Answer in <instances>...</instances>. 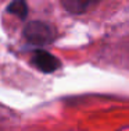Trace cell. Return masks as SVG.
<instances>
[{
  "mask_svg": "<svg viewBox=\"0 0 129 131\" xmlns=\"http://www.w3.org/2000/svg\"><path fill=\"white\" fill-rule=\"evenodd\" d=\"M24 38L32 45H49L56 39V29L45 21H29L24 27Z\"/></svg>",
  "mask_w": 129,
  "mask_h": 131,
  "instance_id": "6da1fadb",
  "label": "cell"
},
{
  "mask_svg": "<svg viewBox=\"0 0 129 131\" xmlns=\"http://www.w3.org/2000/svg\"><path fill=\"white\" fill-rule=\"evenodd\" d=\"M32 64L33 67H36L39 71H42V73H54L56 70L60 68V60L56 57V56H53L51 53L46 52V50H36L35 53L32 54Z\"/></svg>",
  "mask_w": 129,
  "mask_h": 131,
  "instance_id": "7a4b0ae2",
  "label": "cell"
},
{
  "mask_svg": "<svg viewBox=\"0 0 129 131\" xmlns=\"http://www.w3.org/2000/svg\"><path fill=\"white\" fill-rule=\"evenodd\" d=\"M100 2L101 0H60L61 6L71 14H83Z\"/></svg>",
  "mask_w": 129,
  "mask_h": 131,
  "instance_id": "3957f363",
  "label": "cell"
},
{
  "mask_svg": "<svg viewBox=\"0 0 129 131\" xmlns=\"http://www.w3.org/2000/svg\"><path fill=\"white\" fill-rule=\"evenodd\" d=\"M7 13L18 17L21 21H24L28 15V4L25 0H13L7 6Z\"/></svg>",
  "mask_w": 129,
  "mask_h": 131,
  "instance_id": "277c9868",
  "label": "cell"
}]
</instances>
